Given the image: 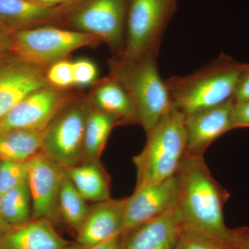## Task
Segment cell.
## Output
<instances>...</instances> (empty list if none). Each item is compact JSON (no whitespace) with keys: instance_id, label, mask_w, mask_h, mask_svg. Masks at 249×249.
Masks as SVG:
<instances>
[{"instance_id":"8","label":"cell","mask_w":249,"mask_h":249,"mask_svg":"<svg viewBox=\"0 0 249 249\" xmlns=\"http://www.w3.org/2000/svg\"><path fill=\"white\" fill-rule=\"evenodd\" d=\"M129 0H92L73 18L77 31L91 34L119 54L124 46Z\"/></svg>"},{"instance_id":"21","label":"cell","mask_w":249,"mask_h":249,"mask_svg":"<svg viewBox=\"0 0 249 249\" xmlns=\"http://www.w3.org/2000/svg\"><path fill=\"white\" fill-rule=\"evenodd\" d=\"M118 124L115 116L91 107L85 127L83 161L99 160L111 129Z\"/></svg>"},{"instance_id":"10","label":"cell","mask_w":249,"mask_h":249,"mask_svg":"<svg viewBox=\"0 0 249 249\" xmlns=\"http://www.w3.org/2000/svg\"><path fill=\"white\" fill-rule=\"evenodd\" d=\"M72 98L65 90L52 87L37 90L0 119V132L14 129L44 130Z\"/></svg>"},{"instance_id":"26","label":"cell","mask_w":249,"mask_h":249,"mask_svg":"<svg viewBox=\"0 0 249 249\" xmlns=\"http://www.w3.org/2000/svg\"><path fill=\"white\" fill-rule=\"evenodd\" d=\"M47 79L52 88L66 89L74 85L73 62L63 59L49 65L47 70Z\"/></svg>"},{"instance_id":"6","label":"cell","mask_w":249,"mask_h":249,"mask_svg":"<svg viewBox=\"0 0 249 249\" xmlns=\"http://www.w3.org/2000/svg\"><path fill=\"white\" fill-rule=\"evenodd\" d=\"M91 107L89 103L72 98L46 129L42 152L64 168L84 160L87 121Z\"/></svg>"},{"instance_id":"18","label":"cell","mask_w":249,"mask_h":249,"mask_svg":"<svg viewBox=\"0 0 249 249\" xmlns=\"http://www.w3.org/2000/svg\"><path fill=\"white\" fill-rule=\"evenodd\" d=\"M46 129H14L0 132V161H27L40 153Z\"/></svg>"},{"instance_id":"23","label":"cell","mask_w":249,"mask_h":249,"mask_svg":"<svg viewBox=\"0 0 249 249\" xmlns=\"http://www.w3.org/2000/svg\"><path fill=\"white\" fill-rule=\"evenodd\" d=\"M31 197L28 181L15 187L1 196V214L12 227L30 222Z\"/></svg>"},{"instance_id":"2","label":"cell","mask_w":249,"mask_h":249,"mask_svg":"<svg viewBox=\"0 0 249 249\" xmlns=\"http://www.w3.org/2000/svg\"><path fill=\"white\" fill-rule=\"evenodd\" d=\"M247 66L222 54L199 71L172 77L165 83L173 107L186 116L230 101Z\"/></svg>"},{"instance_id":"13","label":"cell","mask_w":249,"mask_h":249,"mask_svg":"<svg viewBox=\"0 0 249 249\" xmlns=\"http://www.w3.org/2000/svg\"><path fill=\"white\" fill-rule=\"evenodd\" d=\"M233 99L215 107L185 116L187 153L203 155L207 147L226 132L233 129Z\"/></svg>"},{"instance_id":"24","label":"cell","mask_w":249,"mask_h":249,"mask_svg":"<svg viewBox=\"0 0 249 249\" xmlns=\"http://www.w3.org/2000/svg\"><path fill=\"white\" fill-rule=\"evenodd\" d=\"M173 249H240L237 246L216 240L199 232L183 229L178 232Z\"/></svg>"},{"instance_id":"35","label":"cell","mask_w":249,"mask_h":249,"mask_svg":"<svg viewBox=\"0 0 249 249\" xmlns=\"http://www.w3.org/2000/svg\"><path fill=\"white\" fill-rule=\"evenodd\" d=\"M88 249V248H85V247H83V246H81L79 245V244L78 243H73V244H70L69 243L68 245L66 246V247H65V249Z\"/></svg>"},{"instance_id":"3","label":"cell","mask_w":249,"mask_h":249,"mask_svg":"<svg viewBox=\"0 0 249 249\" xmlns=\"http://www.w3.org/2000/svg\"><path fill=\"white\" fill-rule=\"evenodd\" d=\"M156 59L151 55L134 60L118 56L111 65V76L127 90L133 103L135 122L146 133L173 108L169 90L160 78Z\"/></svg>"},{"instance_id":"7","label":"cell","mask_w":249,"mask_h":249,"mask_svg":"<svg viewBox=\"0 0 249 249\" xmlns=\"http://www.w3.org/2000/svg\"><path fill=\"white\" fill-rule=\"evenodd\" d=\"M14 53L43 67L63 60L76 49L100 41L94 36L82 31L52 27L14 31Z\"/></svg>"},{"instance_id":"19","label":"cell","mask_w":249,"mask_h":249,"mask_svg":"<svg viewBox=\"0 0 249 249\" xmlns=\"http://www.w3.org/2000/svg\"><path fill=\"white\" fill-rule=\"evenodd\" d=\"M94 108L115 116L119 124L136 123L133 103L115 77L105 80L93 94Z\"/></svg>"},{"instance_id":"22","label":"cell","mask_w":249,"mask_h":249,"mask_svg":"<svg viewBox=\"0 0 249 249\" xmlns=\"http://www.w3.org/2000/svg\"><path fill=\"white\" fill-rule=\"evenodd\" d=\"M66 175L58 197L59 214L73 230L78 232L83 227L90 208Z\"/></svg>"},{"instance_id":"14","label":"cell","mask_w":249,"mask_h":249,"mask_svg":"<svg viewBox=\"0 0 249 249\" xmlns=\"http://www.w3.org/2000/svg\"><path fill=\"white\" fill-rule=\"evenodd\" d=\"M124 199L96 203L78 232L77 243L89 249L124 233Z\"/></svg>"},{"instance_id":"31","label":"cell","mask_w":249,"mask_h":249,"mask_svg":"<svg viewBox=\"0 0 249 249\" xmlns=\"http://www.w3.org/2000/svg\"><path fill=\"white\" fill-rule=\"evenodd\" d=\"M122 235L113 237L111 240L106 241L99 245L93 246L88 249H121Z\"/></svg>"},{"instance_id":"12","label":"cell","mask_w":249,"mask_h":249,"mask_svg":"<svg viewBox=\"0 0 249 249\" xmlns=\"http://www.w3.org/2000/svg\"><path fill=\"white\" fill-rule=\"evenodd\" d=\"M177 175L160 182L136 188L124 199V233L166 213L178 206Z\"/></svg>"},{"instance_id":"4","label":"cell","mask_w":249,"mask_h":249,"mask_svg":"<svg viewBox=\"0 0 249 249\" xmlns=\"http://www.w3.org/2000/svg\"><path fill=\"white\" fill-rule=\"evenodd\" d=\"M147 134V142L133 162L137 168L136 188L175 176L187 154L185 116L172 108Z\"/></svg>"},{"instance_id":"16","label":"cell","mask_w":249,"mask_h":249,"mask_svg":"<svg viewBox=\"0 0 249 249\" xmlns=\"http://www.w3.org/2000/svg\"><path fill=\"white\" fill-rule=\"evenodd\" d=\"M68 244L44 218L12 227L0 236V249H64Z\"/></svg>"},{"instance_id":"30","label":"cell","mask_w":249,"mask_h":249,"mask_svg":"<svg viewBox=\"0 0 249 249\" xmlns=\"http://www.w3.org/2000/svg\"><path fill=\"white\" fill-rule=\"evenodd\" d=\"M14 31L0 22V55L13 52Z\"/></svg>"},{"instance_id":"5","label":"cell","mask_w":249,"mask_h":249,"mask_svg":"<svg viewBox=\"0 0 249 249\" xmlns=\"http://www.w3.org/2000/svg\"><path fill=\"white\" fill-rule=\"evenodd\" d=\"M178 0H129L124 51L119 56L134 60L158 55L162 36L178 9Z\"/></svg>"},{"instance_id":"33","label":"cell","mask_w":249,"mask_h":249,"mask_svg":"<svg viewBox=\"0 0 249 249\" xmlns=\"http://www.w3.org/2000/svg\"><path fill=\"white\" fill-rule=\"evenodd\" d=\"M1 193H0V236L4 235V233L9 231L10 229L12 228L11 226H10L9 224L4 220L2 214H1Z\"/></svg>"},{"instance_id":"29","label":"cell","mask_w":249,"mask_h":249,"mask_svg":"<svg viewBox=\"0 0 249 249\" xmlns=\"http://www.w3.org/2000/svg\"><path fill=\"white\" fill-rule=\"evenodd\" d=\"M232 99L235 103L249 100V64L240 77Z\"/></svg>"},{"instance_id":"20","label":"cell","mask_w":249,"mask_h":249,"mask_svg":"<svg viewBox=\"0 0 249 249\" xmlns=\"http://www.w3.org/2000/svg\"><path fill=\"white\" fill-rule=\"evenodd\" d=\"M55 11L52 6L33 0H0V22L11 31L30 29L49 19Z\"/></svg>"},{"instance_id":"25","label":"cell","mask_w":249,"mask_h":249,"mask_svg":"<svg viewBox=\"0 0 249 249\" xmlns=\"http://www.w3.org/2000/svg\"><path fill=\"white\" fill-rule=\"evenodd\" d=\"M29 160L17 162L0 161V193L1 196L18 185L28 181Z\"/></svg>"},{"instance_id":"32","label":"cell","mask_w":249,"mask_h":249,"mask_svg":"<svg viewBox=\"0 0 249 249\" xmlns=\"http://www.w3.org/2000/svg\"><path fill=\"white\" fill-rule=\"evenodd\" d=\"M237 230V239L240 249H249V229L238 228Z\"/></svg>"},{"instance_id":"28","label":"cell","mask_w":249,"mask_h":249,"mask_svg":"<svg viewBox=\"0 0 249 249\" xmlns=\"http://www.w3.org/2000/svg\"><path fill=\"white\" fill-rule=\"evenodd\" d=\"M232 124L234 129L249 127V100L242 102H234Z\"/></svg>"},{"instance_id":"9","label":"cell","mask_w":249,"mask_h":249,"mask_svg":"<svg viewBox=\"0 0 249 249\" xmlns=\"http://www.w3.org/2000/svg\"><path fill=\"white\" fill-rule=\"evenodd\" d=\"M45 67L14 52L0 55V119L28 95L51 87Z\"/></svg>"},{"instance_id":"27","label":"cell","mask_w":249,"mask_h":249,"mask_svg":"<svg viewBox=\"0 0 249 249\" xmlns=\"http://www.w3.org/2000/svg\"><path fill=\"white\" fill-rule=\"evenodd\" d=\"M72 62L74 85L89 86L97 79V67L92 61L88 59L81 58Z\"/></svg>"},{"instance_id":"15","label":"cell","mask_w":249,"mask_h":249,"mask_svg":"<svg viewBox=\"0 0 249 249\" xmlns=\"http://www.w3.org/2000/svg\"><path fill=\"white\" fill-rule=\"evenodd\" d=\"M181 229L176 207L123 234L121 249H173Z\"/></svg>"},{"instance_id":"34","label":"cell","mask_w":249,"mask_h":249,"mask_svg":"<svg viewBox=\"0 0 249 249\" xmlns=\"http://www.w3.org/2000/svg\"><path fill=\"white\" fill-rule=\"evenodd\" d=\"M33 1L49 5V6H53L54 4H58V3L62 2V1H66V0H33Z\"/></svg>"},{"instance_id":"17","label":"cell","mask_w":249,"mask_h":249,"mask_svg":"<svg viewBox=\"0 0 249 249\" xmlns=\"http://www.w3.org/2000/svg\"><path fill=\"white\" fill-rule=\"evenodd\" d=\"M65 170L85 200L98 203L110 199L109 178L99 160H85Z\"/></svg>"},{"instance_id":"1","label":"cell","mask_w":249,"mask_h":249,"mask_svg":"<svg viewBox=\"0 0 249 249\" xmlns=\"http://www.w3.org/2000/svg\"><path fill=\"white\" fill-rule=\"evenodd\" d=\"M176 175L181 227L238 246L235 229L224 223V206L230 194L214 179L203 155L187 153Z\"/></svg>"},{"instance_id":"11","label":"cell","mask_w":249,"mask_h":249,"mask_svg":"<svg viewBox=\"0 0 249 249\" xmlns=\"http://www.w3.org/2000/svg\"><path fill=\"white\" fill-rule=\"evenodd\" d=\"M65 178V168L42 152L29 160L31 219L52 222L58 217L59 193Z\"/></svg>"}]
</instances>
